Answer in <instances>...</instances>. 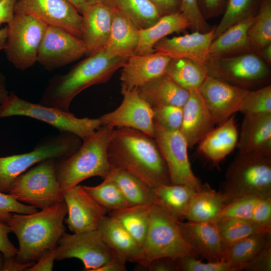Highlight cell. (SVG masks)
Returning <instances> with one entry per match:
<instances>
[{
    "instance_id": "1",
    "label": "cell",
    "mask_w": 271,
    "mask_h": 271,
    "mask_svg": "<svg viewBox=\"0 0 271 271\" xmlns=\"http://www.w3.org/2000/svg\"><path fill=\"white\" fill-rule=\"evenodd\" d=\"M111 168L123 170L153 188L171 183L154 138L129 127L114 128L107 149Z\"/></svg>"
},
{
    "instance_id": "2",
    "label": "cell",
    "mask_w": 271,
    "mask_h": 271,
    "mask_svg": "<svg viewBox=\"0 0 271 271\" xmlns=\"http://www.w3.org/2000/svg\"><path fill=\"white\" fill-rule=\"evenodd\" d=\"M127 59L109 55L104 50L88 55L67 73L52 77L40 103L69 111L71 102L78 94L93 85L107 82Z\"/></svg>"
},
{
    "instance_id": "3",
    "label": "cell",
    "mask_w": 271,
    "mask_h": 271,
    "mask_svg": "<svg viewBox=\"0 0 271 271\" xmlns=\"http://www.w3.org/2000/svg\"><path fill=\"white\" fill-rule=\"evenodd\" d=\"M67 214L65 202L31 214L12 213L7 224L19 241L16 260L34 264L45 252L56 248L65 232L63 221Z\"/></svg>"
},
{
    "instance_id": "4",
    "label": "cell",
    "mask_w": 271,
    "mask_h": 271,
    "mask_svg": "<svg viewBox=\"0 0 271 271\" xmlns=\"http://www.w3.org/2000/svg\"><path fill=\"white\" fill-rule=\"evenodd\" d=\"M114 129L102 125L82 140L83 143L74 153L57 160L56 176L62 192L87 178L98 176L104 179L108 176L111 167L107 149Z\"/></svg>"
},
{
    "instance_id": "5",
    "label": "cell",
    "mask_w": 271,
    "mask_h": 271,
    "mask_svg": "<svg viewBox=\"0 0 271 271\" xmlns=\"http://www.w3.org/2000/svg\"><path fill=\"white\" fill-rule=\"evenodd\" d=\"M220 189L226 204L247 195L270 198L271 157L238 152L228 167Z\"/></svg>"
},
{
    "instance_id": "6",
    "label": "cell",
    "mask_w": 271,
    "mask_h": 271,
    "mask_svg": "<svg viewBox=\"0 0 271 271\" xmlns=\"http://www.w3.org/2000/svg\"><path fill=\"white\" fill-rule=\"evenodd\" d=\"M81 140L73 133L61 131L45 137L30 152L0 157V191L8 193L14 181L34 165L70 156L79 148Z\"/></svg>"
},
{
    "instance_id": "7",
    "label": "cell",
    "mask_w": 271,
    "mask_h": 271,
    "mask_svg": "<svg viewBox=\"0 0 271 271\" xmlns=\"http://www.w3.org/2000/svg\"><path fill=\"white\" fill-rule=\"evenodd\" d=\"M178 221L158 206L151 205L149 227L142 248L139 267L160 257L176 259L185 256H199L183 238Z\"/></svg>"
},
{
    "instance_id": "8",
    "label": "cell",
    "mask_w": 271,
    "mask_h": 271,
    "mask_svg": "<svg viewBox=\"0 0 271 271\" xmlns=\"http://www.w3.org/2000/svg\"><path fill=\"white\" fill-rule=\"evenodd\" d=\"M13 116H27L42 121L60 132H70L82 140L102 125L99 118H78L69 111L28 101L12 92L0 104V118Z\"/></svg>"
},
{
    "instance_id": "9",
    "label": "cell",
    "mask_w": 271,
    "mask_h": 271,
    "mask_svg": "<svg viewBox=\"0 0 271 271\" xmlns=\"http://www.w3.org/2000/svg\"><path fill=\"white\" fill-rule=\"evenodd\" d=\"M57 160H46L19 175L8 193L20 202L41 209L64 202L56 176Z\"/></svg>"
},
{
    "instance_id": "10",
    "label": "cell",
    "mask_w": 271,
    "mask_h": 271,
    "mask_svg": "<svg viewBox=\"0 0 271 271\" xmlns=\"http://www.w3.org/2000/svg\"><path fill=\"white\" fill-rule=\"evenodd\" d=\"M7 27L4 50L8 60L19 70L30 68L37 62L38 50L47 25L31 15L15 13Z\"/></svg>"
},
{
    "instance_id": "11",
    "label": "cell",
    "mask_w": 271,
    "mask_h": 271,
    "mask_svg": "<svg viewBox=\"0 0 271 271\" xmlns=\"http://www.w3.org/2000/svg\"><path fill=\"white\" fill-rule=\"evenodd\" d=\"M208 75L247 90L265 86L270 79L269 65L253 52L214 59L205 65Z\"/></svg>"
},
{
    "instance_id": "12",
    "label": "cell",
    "mask_w": 271,
    "mask_h": 271,
    "mask_svg": "<svg viewBox=\"0 0 271 271\" xmlns=\"http://www.w3.org/2000/svg\"><path fill=\"white\" fill-rule=\"evenodd\" d=\"M154 139L166 164L171 183L198 190L202 183L192 170L187 142L179 130L166 129L154 121Z\"/></svg>"
},
{
    "instance_id": "13",
    "label": "cell",
    "mask_w": 271,
    "mask_h": 271,
    "mask_svg": "<svg viewBox=\"0 0 271 271\" xmlns=\"http://www.w3.org/2000/svg\"><path fill=\"white\" fill-rule=\"evenodd\" d=\"M113 256V253L97 230L73 234L64 233L56 248V260L76 258L84 270L94 271Z\"/></svg>"
},
{
    "instance_id": "14",
    "label": "cell",
    "mask_w": 271,
    "mask_h": 271,
    "mask_svg": "<svg viewBox=\"0 0 271 271\" xmlns=\"http://www.w3.org/2000/svg\"><path fill=\"white\" fill-rule=\"evenodd\" d=\"M87 55L82 38L55 26H47L40 44L37 62L51 71L63 67Z\"/></svg>"
},
{
    "instance_id": "15",
    "label": "cell",
    "mask_w": 271,
    "mask_h": 271,
    "mask_svg": "<svg viewBox=\"0 0 271 271\" xmlns=\"http://www.w3.org/2000/svg\"><path fill=\"white\" fill-rule=\"evenodd\" d=\"M14 11L82 38L83 16L66 0H18Z\"/></svg>"
},
{
    "instance_id": "16",
    "label": "cell",
    "mask_w": 271,
    "mask_h": 271,
    "mask_svg": "<svg viewBox=\"0 0 271 271\" xmlns=\"http://www.w3.org/2000/svg\"><path fill=\"white\" fill-rule=\"evenodd\" d=\"M123 99L114 110L101 115L103 125L111 128H133L154 138L153 111L140 95L137 89L121 88Z\"/></svg>"
},
{
    "instance_id": "17",
    "label": "cell",
    "mask_w": 271,
    "mask_h": 271,
    "mask_svg": "<svg viewBox=\"0 0 271 271\" xmlns=\"http://www.w3.org/2000/svg\"><path fill=\"white\" fill-rule=\"evenodd\" d=\"M68 217L65 220L74 233L95 230L107 211L98 203L84 189L78 185L63 192Z\"/></svg>"
},
{
    "instance_id": "18",
    "label": "cell",
    "mask_w": 271,
    "mask_h": 271,
    "mask_svg": "<svg viewBox=\"0 0 271 271\" xmlns=\"http://www.w3.org/2000/svg\"><path fill=\"white\" fill-rule=\"evenodd\" d=\"M198 90L216 123L239 111L249 91L209 75Z\"/></svg>"
},
{
    "instance_id": "19",
    "label": "cell",
    "mask_w": 271,
    "mask_h": 271,
    "mask_svg": "<svg viewBox=\"0 0 271 271\" xmlns=\"http://www.w3.org/2000/svg\"><path fill=\"white\" fill-rule=\"evenodd\" d=\"M214 31L215 27L205 33L193 31L182 36L166 37L156 44L154 50L171 58H187L205 65L210 58L209 49Z\"/></svg>"
},
{
    "instance_id": "20",
    "label": "cell",
    "mask_w": 271,
    "mask_h": 271,
    "mask_svg": "<svg viewBox=\"0 0 271 271\" xmlns=\"http://www.w3.org/2000/svg\"><path fill=\"white\" fill-rule=\"evenodd\" d=\"M171 59L158 52L128 57L121 68V88L137 89L164 74Z\"/></svg>"
},
{
    "instance_id": "21",
    "label": "cell",
    "mask_w": 271,
    "mask_h": 271,
    "mask_svg": "<svg viewBox=\"0 0 271 271\" xmlns=\"http://www.w3.org/2000/svg\"><path fill=\"white\" fill-rule=\"evenodd\" d=\"M188 98L183 106V118L180 132L188 148H192L213 128L216 123L198 89L189 90Z\"/></svg>"
},
{
    "instance_id": "22",
    "label": "cell",
    "mask_w": 271,
    "mask_h": 271,
    "mask_svg": "<svg viewBox=\"0 0 271 271\" xmlns=\"http://www.w3.org/2000/svg\"><path fill=\"white\" fill-rule=\"evenodd\" d=\"M178 225L184 239L199 256L208 261L224 260V249L215 222L178 220Z\"/></svg>"
},
{
    "instance_id": "23",
    "label": "cell",
    "mask_w": 271,
    "mask_h": 271,
    "mask_svg": "<svg viewBox=\"0 0 271 271\" xmlns=\"http://www.w3.org/2000/svg\"><path fill=\"white\" fill-rule=\"evenodd\" d=\"M112 11V6L109 3L101 0L89 4L82 15V39L87 55L103 50L110 34Z\"/></svg>"
},
{
    "instance_id": "24",
    "label": "cell",
    "mask_w": 271,
    "mask_h": 271,
    "mask_svg": "<svg viewBox=\"0 0 271 271\" xmlns=\"http://www.w3.org/2000/svg\"><path fill=\"white\" fill-rule=\"evenodd\" d=\"M236 148L271 157V113L244 115Z\"/></svg>"
},
{
    "instance_id": "25",
    "label": "cell",
    "mask_w": 271,
    "mask_h": 271,
    "mask_svg": "<svg viewBox=\"0 0 271 271\" xmlns=\"http://www.w3.org/2000/svg\"><path fill=\"white\" fill-rule=\"evenodd\" d=\"M112 8L110 34L103 50L112 56L128 58L135 54L140 30L122 12Z\"/></svg>"
},
{
    "instance_id": "26",
    "label": "cell",
    "mask_w": 271,
    "mask_h": 271,
    "mask_svg": "<svg viewBox=\"0 0 271 271\" xmlns=\"http://www.w3.org/2000/svg\"><path fill=\"white\" fill-rule=\"evenodd\" d=\"M238 133L234 116L213 128L199 142L198 151L215 165H218L236 147Z\"/></svg>"
},
{
    "instance_id": "27",
    "label": "cell",
    "mask_w": 271,
    "mask_h": 271,
    "mask_svg": "<svg viewBox=\"0 0 271 271\" xmlns=\"http://www.w3.org/2000/svg\"><path fill=\"white\" fill-rule=\"evenodd\" d=\"M97 230L112 251L126 262L140 263L142 248L131 235L114 218L105 216Z\"/></svg>"
},
{
    "instance_id": "28",
    "label": "cell",
    "mask_w": 271,
    "mask_h": 271,
    "mask_svg": "<svg viewBox=\"0 0 271 271\" xmlns=\"http://www.w3.org/2000/svg\"><path fill=\"white\" fill-rule=\"evenodd\" d=\"M141 97L152 108L165 105L183 107L189 94L165 73L137 88Z\"/></svg>"
},
{
    "instance_id": "29",
    "label": "cell",
    "mask_w": 271,
    "mask_h": 271,
    "mask_svg": "<svg viewBox=\"0 0 271 271\" xmlns=\"http://www.w3.org/2000/svg\"><path fill=\"white\" fill-rule=\"evenodd\" d=\"M251 16L229 27L212 41L210 57L220 59L252 52L248 39V30L255 20Z\"/></svg>"
},
{
    "instance_id": "30",
    "label": "cell",
    "mask_w": 271,
    "mask_h": 271,
    "mask_svg": "<svg viewBox=\"0 0 271 271\" xmlns=\"http://www.w3.org/2000/svg\"><path fill=\"white\" fill-rule=\"evenodd\" d=\"M154 204L175 219L182 221L190 202L197 191L194 187L183 184H162L152 188Z\"/></svg>"
},
{
    "instance_id": "31",
    "label": "cell",
    "mask_w": 271,
    "mask_h": 271,
    "mask_svg": "<svg viewBox=\"0 0 271 271\" xmlns=\"http://www.w3.org/2000/svg\"><path fill=\"white\" fill-rule=\"evenodd\" d=\"M226 205V200L220 191L208 184H202L192 197L185 219L197 222H215Z\"/></svg>"
},
{
    "instance_id": "32",
    "label": "cell",
    "mask_w": 271,
    "mask_h": 271,
    "mask_svg": "<svg viewBox=\"0 0 271 271\" xmlns=\"http://www.w3.org/2000/svg\"><path fill=\"white\" fill-rule=\"evenodd\" d=\"M223 217L241 218L271 226V197L247 195L234 199L224 206L219 218Z\"/></svg>"
},
{
    "instance_id": "33",
    "label": "cell",
    "mask_w": 271,
    "mask_h": 271,
    "mask_svg": "<svg viewBox=\"0 0 271 271\" xmlns=\"http://www.w3.org/2000/svg\"><path fill=\"white\" fill-rule=\"evenodd\" d=\"M190 28V24L181 12L162 16L152 26L140 30L139 44L134 54L155 52L154 46L168 35Z\"/></svg>"
},
{
    "instance_id": "34",
    "label": "cell",
    "mask_w": 271,
    "mask_h": 271,
    "mask_svg": "<svg viewBox=\"0 0 271 271\" xmlns=\"http://www.w3.org/2000/svg\"><path fill=\"white\" fill-rule=\"evenodd\" d=\"M271 244V230L249 235L224 250V259L230 263L232 271L244 268L267 245Z\"/></svg>"
},
{
    "instance_id": "35",
    "label": "cell",
    "mask_w": 271,
    "mask_h": 271,
    "mask_svg": "<svg viewBox=\"0 0 271 271\" xmlns=\"http://www.w3.org/2000/svg\"><path fill=\"white\" fill-rule=\"evenodd\" d=\"M106 178L118 186L129 206L154 204L152 188L133 175L111 168Z\"/></svg>"
},
{
    "instance_id": "36",
    "label": "cell",
    "mask_w": 271,
    "mask_h": 271,
    "mask_svg": "<svg viewBox=\"0 0 271 271\" xmlns=\"http://www.w3.org/2000/svg\"><path fill=\"white\" fill-rule=\"evenodd\" d=\"M165 74L188 90L198 89L208 76L205 65L187 58H171Z\"/></svg>"
},
{
    "instance_id": "37",
    "label": "cell",
    "mask_w": 271,
    "mask_h": 271,
    "mask_svg": "<svg viewBox=\"0 0 271 271\" xmlns=\"http://www.w3.org/2000/svg\"><path fill=\"white\" fill-rule=\"evenodd\" d=\"M151 205L128 206L109 215L125 229L141 248L148 230Z\"/></svg>"
},
{
    "instance_id": "38",
    "label": "cell",
    "mask_w": 271,
    "mask_h": 271,
    "mask_svg": "<svg viewBox=\"0 0 271 271\" xmlns=\"http://www.w3.org/2000/svg\"><path fill=\"white\" fill-rule=\"evenodd\" d=\"M215 223L224 250L249 235L271 230V226L235 217H220Z\"/></svg>"
},
{
    "instance_id": "39",
    "label": "cell",
    "mask_w": 271,
    "mask_h": 271,
    "mask_svg": "<svg viewBox=\"0 0 271 271\" xmlns=\"http://www.w3.org/2000/svg\"><path fill=\"white\" fill-rule=\"evenodd\" d=\"M125 15L140 29L148 28L163 16L150 0H105Z\"/></svg>"
},
{
    "instance_id": "40",
    "label": "cell",
    "mask_w": 271,
    "mask_h": 271,
    "mask_svg": "<svg viewBox=\"0 0 271 271\" xmlns=\"http://www.w3.org/2000/svg\"><path fill=\"white\" fill-rule=\"evenodd\" d=\"M247 36L252 52L271 44V0H262Z\"/></svg>"
},
{
    "instance_id": "41",
    "label": "cell",
    "mask_w": 271,
    "mask_h": 271,
    "mask_svg": "<svg viewBox=\"0 0 271 271\" xmlns=\"http://www.w3.org/2000/svg\"><path fill=\"white\" fill-rule=\"evenodd\" d=\"M262 1L227 0L222 19L219 24L215 27L214 39L229 27L256 15Z\"/></svg>"
},
{
    "instance_id": "42",
    "label": "cell",
    "mask_w": 271,
    "mask_h": 271,
    "mask_svg": "<svg viewBox=\"0 0 271 271\" xmlns=\"http://www.w3.org/2000/svg\"><path fill=\"white\" fill-rule=\"evenodd\" d=\"M83 187L107 211H117L129 206L118 186L108 178L104 179L97 186Z\"/></svg>"
},
{
    "instance_id": "43",
    "label": "cell",
    "mask_w": 271,
    "mask_h": 271,
    "mask_svg": "<svg viewBox=\"0 0 271 271\" xmlns=\"http://www.w3.org/2000/svg\"><path fill=\"white\" fill-rule=\"evenodd\" d=\"M239 112L244 115L271 113V86L267 85L245 95Z\"/></svg>"
},
{
    "instance_id": "44",
    "label": "cell",
    "mask_w": 271,
    "mask_h": 271,
    "mask_svg": "<svg viewBox=\"0 0 271 271\" xmlns=\"http://www.w3.org/2000/svg\"><path fill=\"white\" fill-rule=\"evenodd\" d=\"M154 121L169 130H179L183 118V107L165 105L152 108Z\"/></svg>"
},
{
    "instance_id": "45",
    "label": "cell",
    "mask_w": 271,
    "mask_h": 271,
    "mask_svg": "<svg viewBox=\"0 0 271 271\" xmlns=\"http://www.w3.org/2000/svg\"><path fill=\"white\" fill-rule=\"evenodd\" d=\"M178 271H232L230 263L226 260L203 262L193 256L175 259Z\"/></svg>"
},
{
    "instance_id": "46",
    "label": "cell",
    "mask_w": 271,
    "mask_h": 271,
    "mask_svg": "<svg viewBox=\"0 0 271 271\" xmlns=\"http://www.w3.org/2000/svg\"><path fill=\"white\" fill-rule=\"evenodd\" d=\"M180 12L187 19L190 24V28L193 31L205 33L213 28L203 17L198 0H181Z\"/></svg>"
},
{
    "instance_id": "47",
    "label": "cell",
    "mask_w": 271,
    "mask_h": 271,
    "mask_svg": "<svg viewBox=\"0 0 271 271\" xmlns=\"http://www.w3.org/2000/svg\"><path fill=\"white\" fill-rule=\"evenodd\" d=\"M37 211L36 208L24 204L8 193L0 191V221L7 223L12 213L27 214Z\"/></svg>"
},
{
    "instance_id": "48",
    "label": "cell",
    "mask_w": 271,
    "mask_h": 271,
    "mask_svg": "<svg viewBox=\"0 0 271 271\" xmlns=\"http://www.w3.org/2000/svg\"><path fill=\"white\" fill-rule=\"evenodd\" d=\"M227 0H198L200 11L205 20L223 15Z\"/></svg>"
},
{
    "instance_id": "49",
    "label": "cell",
    "mask_w": 271,
    "mask_h": 271,
    "mask_svg": "<svg viewBox=\"0 0 271 271\" xmlns=\"http://www.w3.org/2000/svg\"><path fill=\"white\" fill-rule=\"evenodd\" d=\"M244 270L248 271L271 270V244L267 245L246 265Z\"/></svg>"
},
{
    "instance_id": "50",
    "label": "cell",
    "mask_w": 271,
    "mask_h": 271,
    "mask_svg": "<svg viewBox=\"0 0 271 271\" xmlns=\"http://www.w3.org/2000/svg\"><path fill=\"white\" fill-rule=\"evenodd\" d=\"M11 232L8 224L0 221V252L6 258L15 257L18 250L9 238V234Z\"/></svg>"
},
{
    "instance_id": "51",
    "label": "cell",
    "mask_w": 271,
    "mask_h": 271,
    "mask_svg": "<svg viewBox=\"0 0 271 271\" xmlns=\"http://www.w3.org/2000/svg\"><path fill=\"white\" fill-rule=\"evenodd\" d=\"M175 259L170 257H160L138 268L148 271H178Z\"/></svg>"
},
{
    "instance_id": "52",
    "label": "cell",
    "mask_w": 271,
    "mask_h": 271,
    "mask_svg": "<svg viewBox=\"0 0 271 271\" xmlns=\"http://www.w3.org/2000/svg\"><path fill=\"white\" fill-rule=\"evenodd\" d=\"M56 260V248L45 252L38 260L26 271H52Z\"/></svg>"
},
{
    "instance_id": "53",
    "label": "cell",
    "mask_w": 271,
    "mask_h": 271,
    "mask_svg": "<svg viewBox=\"0 0 271 271\" xmlns=\"http://www.w3.org/2000/svg\"><path fill=\"white\" fill-rule=\"evenodd\" d=\"M18 0H0V26L10 23L15 15V6Z\"/></svg>"
},
{
    "instance_id": "54",
    "label": "cell",
    "mask_w": 271,
    "mask_h": 271,
    "mask_svg": "<svg viewBox=\"0 0 271 271\" xmlns=\"http://www.w3.org/2000/svg\"><path fill=\"white\" fill-rule=\"evenodd\" d=\"M165 15L180 12L181 0H150Z\"/></svg>"
},
{
    "instance_id": "55",
    "label": "cell",
    "mask_w": 271,
    "mask_h": 271,
    "mask_svg": "<svg viewBox=\"0 0 271 271\" xmlns=\"http://www.w3.org/2000/svg\"><path fill=\"white\" fill-rule=\"evenodd\" d=\"M126 261L123 258L113 255L112 258L94 271H125Z\"/></svg>"
},
{
    "instance_id": "56",
    "label": "cell",
    "mask_w": 271,
    "mask_h": 271,
    "mask_svg": "<svg viewBox=\"0 0 271 271\" xmlns=\"http://www.w3.org/2000/svg\"><path fill=\"white\" fill-rule=\"evenodd\" d=\"M33 264H22L18 262L15 257L6 258H4L2 271H22Z\"/></svg>"
},
{
    "instance_id": "57",
    "label": "cell",
    "mask_w": 271,
    "mask_h": 271,
    "mask_svg": "<svg viewBox=\"0 0 271 271\" xmlns=\"http://www.w3.org/2000/svg\"><path fill=\"white\" fill-rule=\"evenodd\" d=\"M9 94L6 77L0 70V104L5 101Z\"/></svg>"
},
{
    "instance_id": "58",
    "label": "cell",
    "mask_w": 271,
    "mask_h": 271,
    "mask_svg": "<svg viewBox=\"0 0 271 271\" xmlns=\"http://www.w3.org/2000/svg\"><path fill=\"white\" fill-rule=\"evenodd\" d=\"M255 53L259 56L262 60H263L268 65H270L271 44L260 49L256 51Z\"/></svg>"
},
{
    "instance_id": "59",
    "label": "cell",
    "mask_w": 271,
    "mask_h": 271,
    "mask_svg": "<svg viewBox=\"0 0 271 271\" xmlns=\"http://www.w3.org/2000/svg\"><path fill=\"white\" fill-rule=\"evenodd\" d=\"M66 1L72 5L81 15L84 13L89 5V0Z\"/></svg>"
},
{
    "instance_id": "60",
    "label": "cell",
    "mask_w": 271,
    "mask_h": 271,
    "mask_svg": "<svg viewBox=\"0 0 271 271\" xmlns=\"http://www.w3.org/2000/svg\"><path fill=\"white\" fill-rule=\"evenodd\" d=\"M8 36V27L7 26L0 28V51L4 50Z\"/></svg>"
},
{
    "instance_id": "61",
    "label": "cell",
    "mask_w": 271,
    "mask_h": 271,
    "mask_svg": "<svg viewBox=\"0 0 271 271\" xmlns=\"http://www.w3.org/2000/svg\"><path fill=\"white\" fill-rule=\"evenodd\" d=\"M4 256L2 253L0 252V271H2L3 266L4 264Z\"/></svg>"
},
{
    "instance_id": "62",
    "label": "cell",
    "mask_w": 271,
    "mask_h": 271,
    "mask_svg": "<svg viewBox=\"0 0 271 271\" xmlns=\"http://www.w3.org/2000/svg\"><path fill=\"white\" fill-rule=\"evenodd\" d=\"M100 1L101 0H89V4H93Z\"/></svg>"
}]
</instances>
